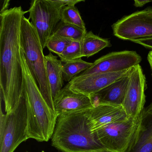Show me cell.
<instances>
[{"label": "cell", "instance_id": "6da1fadb", "mask_svg": "<svg viewBox=\"0 0 152 152\" xmlns=\"http://www.w3.org/2000/svg\"><path fill=\"white\" fill-rule=\"evenodd\" d=\"M26 13L20 6L0 13V91L5 113L13 110L25 89L20 34Z\"/></svg>", "mask_w": 152, "mask_h": 152}, {"label": "cell", "instance_id": "7a4b0ae2", "mask_svg": "<svg viewBox=\"0 0 152 152\" xmlns=\"http://www.w3.org/2000/svg\"><path fill=\"white\" fill-rule=\"evenodd\" d=\"M88 110L58 115L53 146L63 152H108L92 130Z\"/></svg>", "mask_w": 152, "mask_h": 152}, {"label": "cell", "instance_id": "3957f363", "mask_svg": "<svg viewBox=\"0 0 152 152\" xmlns=\"http://www.w3.org/2000/svg\"><path fill=\"white\" fill-rule=\"evenodd\" d=\"M21 56L26 92L27 137L39 142H47L52 137L58 115L43 98L22 50Z\"/></svg>", "mask_w": 152, "mask_h": 152}, {"label": "cell", "instance_id": "277c9868", "mask_svg": "<svg viewBox=\"0 0 152 152\" xmlns=\"http://www.w3.org/2000/svg\"><path fill=\"white\" fill-rule=\"evenodd\" d=\"M20 45L27 65L43 98L50 107L54 110L53 99L46 73L43 49L36 30L30 20L25 16L23 17L21 23Z\"/></svg>", "mask_w": 152, "mask_h": 152}, {"label": "cell", "instance_id": "5b68a950", "mask_svg": "<svg viewBox=\"0 0 152 152\" xmlns=\"http://www.w3.org/2000/svg\"><path fill=\"white\" fill-rule=\"evenodd\" d=\"M27 110L25 89L11 112L0 113V152H14L27 137Z\"/></svg>", "mask_w": 152, "mask_h": 152}, {"label": "cell", "instance_id": "8992f818", "mask_svg": "<svg viewBox=\"0 0 152 152\" xmlns=\"http://www.w3.org/2000/svg\"><path fill=\"white\" fill-rule=\"evenodd\" d=\"M64 6L56 0H33L30 3L28 19L36 30L43 49L60 22Z\"/></svg>", "mask_w": 152, "mask_h": 152}, {"label": "cell", "instance_id": "52a82bcc", "mask_svg": "<svg viewBox=\"0 0 152 152\" xmlns=\"http://www.w3.org/2000/svg\"><path fill=\"white\" fill-rule=\"evenodd\" d=\"M138 118H128L95 132L98 140L108 152H125L137 124Z\"/></svg>", "mask_w": 152, "mask_h": 152}, {"label": "cell", "instance_id": "ba28073f", "mask_svg": "<svg viewBox=\"0 0 152 152\" xmlns=\"http://www.w3.org/2000/svg\"><path fill=\"white\" fill-rule=\"evenodd\" d=\"M117 38L132 41L152 36V15L150 9L126 16L113 26Z\"/></svg>", "mask_w": 152, "mask_h": 152}, {"label": "cell", "instance_id": "9c48e42d", "mask_svg": "<svg viewBox=\"0 0 152 152\" xmlns=\"http://www.w3.org/2000/svg\"><path fill=\"white\" fill-rule=\"evenodd\" d=\"M146 79L139 64L131 68L122 106L128 118L137 119L145 103Z\"/></svg>", "mask_w": 152, "mask_h": 152}, {"label": "cell", "instance_id": "30bf717a", "mask_svg": "<svg viewBox=\"0 0 152 152\" xmlns=\"http://www.w3.org/2000/svg\"><path fill=\"white\" fill-rule=\"evenodd\" d=\"M141 60V56L136 51L125 50L112 52L96 60L90 68L80 75L126 71L139 64Z\"/></svg>", "mask_w": 152, "mask_h": 152}, {"label": "cell", "instance_id": "8fae6325", "mask_svg": "<svg viewBox=\"0 0 152 152\" xmlns=\"http://www.w3.org/2000/svg\"><path fill=\"white\" fill-rule=\"evenodd\" d=\"M130 69L117 72L79 75L68 83L66 86L74 92L90 96L127 74Z\"/></svg>", "mask_w": 152, "mask_h": 152}, {"label": "cell", "instance_id": "7c38bea8", "mask_svg": "<svg viewBox=\"0 0 152 152\" xmlns=\"http://www.w3.org/2000/svg\"><path fill=\"white\" fill-rule=\"evenodd\" d=\"M125 152H152V103L144 107Z\"/></svg>", "mask_w": 152, "mask_h": 152}, {"label": "cell", "instance_id": "4fadbf2b", "mask_svg": "<svg viewBox=\"0 0 152 152\" xmlns=\"http://www.w3.org/2000/svg\"><path fill=\"white\" fill-rule=\"evenodd\" d=\"M54 110L58 115L84 111L93 107L90 97L64 87L53 100Z\"/></svg>", "mask_w": 152, "mask_h": 152}, {"label": "cell", "instance_id": "5bb4252c", "mask_svg": "<svg viewBox=\"0 0 152 152\" xmlns=\"http://www.w3.org/2000/svg\"><path fill=\"white\" fill-rule=\"evenodd\" d=\"M88 112L94 132L105 126L128 118L122 105L101 104L95 106Z\"/></svg>", "mask_w": 152, "mask_h": 152}, {"label": "cell", "instance_id": "9a60e30c", "mask_svg": "<svg viewBox=\"0 0 152 152\" xmlns=\"http://www.w3.org/2000/svg\"><path fill=\"white\" fill-rule=\"evenodd\" d=\"M130 72V70L119 80L89 96L93 107L101 104L122 105L126 94Z\"/></svg>", "mask_w": 152, "mask_h": 152}, {"label": "cell", "instance_id": "2e32d148", "mask_svg": "<svg viewBox=\"0 0 152 152\" xmlns=\"http://www.w3.org/2000/svg\"><path fill=\"white\" fill-rule=\"evenodd\" d=\"M46 73L53 100L64 88L63 63L51 52L45 56Z\"/></svg>", "mask_w": 152, "mask_h": 152}, {"label": "cell", "instance_id": "e0dca14e", "mask_svg": "<svg viewBox=\"0 0 152 152\" xmlns=\"http://www.w3.org/2000/svg\"><path fill=\"white\" fill-rule=\"evenodd\" d=\"M81 43L82 57L92 56L111 45L109 40L96 35L91 31L87 32Z\"/></svg>", "mask_w": 152, "mask_h": 152}, {"label": "cell", "instance_id": "ac0fdd59", "mask_svg": "<svg viewBox=\"0 0 152 152\" xmlns=\"http://www.w3.org/2000/svg\"><path fill=\"white\" fill-rule=\"evenodd\" d=\"M63 63V76L65 81L69 83L82 72H84L92 66L82 58L70 60Z\"/></svg>", "mask_w": 152, "mask_h": 152}, {"label": "cell", "instance_id": "d6986e66", "mask_svg": "<svg viewBox=\"0 0 152 152\" xmlns=\"http://www.w3.org/2000/svg\"><path fill=\"white\" fill-rule=\"evenodd\" d=\"M87 33V30L76 26L64 23L60 21L52 35L63 37L72 41L81 42Z\"/></svg>", "mask_w": 152, "mask_h": 152}, {"label": "cell", "instance_id": "ffe728a7", "mask_svg": "<svg viewBox=\"0 0 152 152\" xmlns=\"http://www.w3.org/2000/svg\"><path fill=\"white\" fill-rule=\"evenodd\" d=\"M60 21L86 30L80 11L75 6H64L60 11Z\"/></svg>", "mask_w": 152, "mask_h": 152}, {"label": "cell", "instance_id": "44dd1931", "mask_svg": "<svg viewBox=\"0 0 152 152\" xmlns=\"http://www.w3.org/2000/svg\"><path fill=\"white\" fill-rule=\"evenodd\" d=\"M58 56L62 62L82 58L81 42L72 41Z\"/></svg>", "mask_w": 152, "mask_h": 152}, {"label": "cell", "instance_id": "7402d4cb", "mask_svg": "<svg viewBox=\"0 0 152 152\" xmlns=\"http://www.w3.org/2000/svg\"><path fill=\"white\" fill-rule=\"evenodd\" d=\"M72 41L63 37L52 35L47 42L46 48L50 52H53L58 56L65 50Z\"/></svg>", "mask_w": 152, "mask_h": 152}, {"label": "cell", "instance_id": "603a6c76", "mask_svg": "<svg viewBox=\"0 0 152 152\" xmlns=\"http://www.w3.org/2000/svg\"><path fill=\"white\" fill-rule=\"evenodd\" d=\"M132 42L140 44L145 48L152 50V36L132 41Z\"/></svg>", "mask_w": 152, "mask_h": 152}, {"label": "cell", "instance_id": "cb8c5ba5", "mask_svg": "<svg viewBox=\"0 0 152 152\" xmlns=\"http://www.w3.org/2000/svg\"><path fill=\"white\" fill-rule=\"evenodd\" d=\"M59 4L63 6H75L80 2H85V0H56Z\"/></svg>", "mask_w": 152, "mask_h": 152}, {"label": "cell", "instance_id": "d4e9b609", "mask_svg": "<svg viewBox=\"0 0 152 152\" xmlns=\"http://www.w3.org/2000/svg\"><path fill=\"white\" fill-rule=\"evenodd\" d=\"M152 1L150 0H135L134 6L137 7H141Z\"/></svg>", "mask_w": 152, "mask_h": 152}, {"label": "cell", "instance_id": "484cf974", "mask_svg": "<svg viewBox=\"0 0 152 152\" xmlns=\"http://www.w3.org/2000/svg\"><path fill=\"white\" fill-rule=\"evenodd\" d=\"M2 1L3 3H2V5H1V10L0 13H3L9 10L8 7H9L10 2V1L9 0H5Z\"/></svg>", "mask_w": 152, "mask_h": 152}, {"label": "cell", "instance_id": "4316f807", "mask_svg": "<svg viewBox=\"0 0 152 152\" xmlns=\"http://www.w3.org/2000/svg\"><path fill=\"white\" fill-rule=\"evenodd\" d=\"M147 59L148 63H149V65H150V67H151L152 72V50H150L149 53H148V55Z\"/></svg>", "mask_w": 152, "mask_h": 152}, {"label": "cell", "instance_id": "83f0119b", "mask_svg": "<svg viewBox=\"0 0 152 152\" xmlns=\"http://www.w3.org/2000/svg\"><path fill=\"white\" fill-rule=\"evenodd\" d=\"M150 12H151V14L152 15V8H150Z\"/></svg>", "mask_w": 152, "mask_h": 152}]
</instances>
